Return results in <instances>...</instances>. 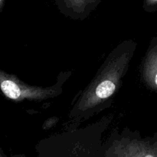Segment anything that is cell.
Segmentation results:
<instances>
[{
    "mask_svg": "<svg viewBox=\"0 0 157 157\" xmlns=\"http://www.w3.org/2000/svg\"><path fill=\"white\" fill-rule=\"evenodd\" d=\"M0 87L4 94L12 100H21L25 98H44L49 94L48 90L30 87L7 77H2L0 79Z\"/></svg>",
    "mask_w": 157,
    "mask_h": 157,
    "instance_id": "1",
    "label": "cell"
},
{
    "mask_svg": "<svg viewBox=\"0 0 157 157\" xmlns=\"http://www.w3.org/2000/svg\"><path fill=\"white\" fill-rule=\"evenodd\" d=\"M107 77L101 81L95 89V98L98 100H103L111 96L116 89L115 78Z\"/></svg>",
    "mask_w": 157,
    "mask_h": 157,
    "instance_id": "2",
    "label": "cell"
},
{
    "mask_svg": "<svg viewBox=\"0 0 157 157\" xmlns=\"http://www.w3.org/2000/svg\"><path fill=\"white\" fill-rule=\"evenodd\" d=\"M147 72L150 83L157 88V47L152 52L149 58Z\"/></svg>",
    "mask_w": 157,
    "mask_h": 157,
    "instance_id": "3",
    "label": "cell"
},
{
    "mask_svg": "<svg viewBox=\"0 0 157 157\" xmlns=\"http://www.w3.org/2000/svg\"><path fill=\"white\" fill-rule=\"evenodd\" d=\"M144 157H156V156L153 154H152V153H147V154L145 155V156Z\"/></svg>",
    "mask_w": 157,
    "mask_h": 157,
    "instance_id": "4",
    "label": "cell"
},
{
    "mask_svg": "<svg viewBox=\"0 0 157 157\" xmlns=\"http://www.w3.org/2000/svg\"><path fill=\"white\" fill-rule=\"evenodd\" d=\"M150 1L152 4H156V3H157V0H150Z\"/></svg>",
    "mask_w": 157,
    "mask_h": 157,
    "instance_id": "5",
    "label": "cell"
},
{
    "mask_svg": "<svg viewBox=\"0 0 157 157\" xmlns=\"http://www.w3.org/2000/svg\"><path fill=\"white\" fill-rule=\"evenodd\" d=\"M2 2H3V0H0V7H1L2 4Z\"/></svg>",
    "mask_w": 157,
    "mask_h": 157,
    "instance_id": "6",
    "label": "cell"
}]
</instances>
